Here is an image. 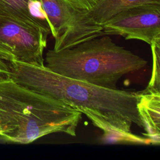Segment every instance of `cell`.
I'll list each match as a JSON object with an SVG mask.
<instances>
[{
	"label": "cell",
	"instance_id": "obj_5",
	"mask_svg": "<svg viewBox=\"0 0 160 160\" xmlns=\"http://www.w3.org/2000/svg\"><path fill=\"white\" fill-rule=\"evenodd\" d=\"M48 34L38 27L0 16V59L45 66L43 54Z\"/></svg>",
	"mask_w": 160,
	"mask_h": 160
},
{
	"label": "cell",
	"instance_id": "obj_11",
	"mask_svg": "<svg viewBox=\"0 0 160 160\" xmlns=\"http://www.w3.org/2000/svg\"><path fill=\"white\" fill-rule=\"evenodd\" d=\"M75 7L89 11L99 0H68Z\"/></svg>",
	"mask_w": 160,
	"mask_h": 160
},
{
	"label": "cell",
	"instance_id": "obj_13",
	"mask_svg": "<svg viewBox=\"0 0 160 160\" xmlns=\"http://www.w3.org/2000/svg\"><path fill=\"white\" fill-rule=\"evenodd\" d=\"M32 1H38L39 2V0H32Z\"/></svg>",
	"mask_w": 160,
	"mask_h": 160
},
{
	"label": "cell",
	"instance_id": "obj_3",
	"mask_svg": "<svg viewBox=\"0 0 160 160\" xmlns=\"http://www.w3.org/2000/svg\"><path fill=\"white\" fill-rule=\"evenodd\" d=\"M44 64L62 76L115 89L124 75L143 68L147 61L103 35L70 48L49 50Z\"/></svg>",
	"mask_w": 160,
	"mask_h": 160
},
{
	"label": "cell",
	"instance_id": "obj_6",
	"mask_svg": "<svg viewBox=\"0 0 160 160\" xmlns=\"http://www.w3.org/2000/svg\"><path fill=\"white\" fill-rule=\"evenodd\" d=\"M101 26L104 35H119L126 39L141 40L150 46L160 42V4L126 9Z\"/></svg>",
	"mask_w": 160,
	"mask_h": 160
},
{
	"label": "cell",
	"instance_id": "obj_9",
	"mask_svg": "<svg viewBox=\"0 0 160 160\" xmlns=\"http://www.w3.org/2000/svg\"><path fill=\"white\" fill-rule=\"evenodd\" d=\"M148 4H160V0H99L88 12L95 22L102 25L126 9Z\"/></svg>",
	"mask_w": 160,
	"mask_h": 160
},
{
	"label": "cell",
	"instance_id": "obj_7",
	"mask_svg": "<svg viewBox=\"0 0 160 160\" xmlns=\"http://www.w3.org/2000/svg\"><path fill=\"white\" fill-rule=\"evenodd\" d=\"M137 109L143 124V135L151 144L160 143V92H137Z\"/></svg>",
	"mask_w": 160,
	"mask_h": 160
},
{
	"label": "cell",
	"instance_id": "obj_10",
	"mask_svg": "<svg viewBox=\"0 0 160 160\" xmlns=\"http://www.w3.org/2000/svg\"><path fill=\"white\" fill-rule=\"evenodd\" d=\"M151 48L152 57L151 76L147 87L143 91L160 92V42L151 44Z\"/></svg>",
	"mask_w": 160,
	"mask_h": 160
},
{
	"label": "cell",
	"instance_id": "obj_12",
	"mask_svg": "<svg viewBox=\"0 0 160 160\" xmlns=\"http://www.w3.org/2000/svg\"><path fill=\"white\" fill-rule=\"evenodd\" d=\"M10 70L8 62L0 59V80L9 78Z\"/></svg>",
	"mask_w": 160,
	"mask_h": 160
},
{
	"label": "cell",
	"instance_id": "obj_4",
	"mask_svg": "<svg viewBox=\"0 0 160 160\" xmlns=\"http://www.w3.org/2000/svg\"><path fill=\"white\" fill-rule=\"evenodd\" d=\"M51 34L55 39L52 49L59 51L104 35L102 26L89 12L68 0H39Z\"/></svg>",
	"mask_w": 160,
	"mask_h": 160
},
{
	"label": "cell",
	"instance_id": "obj_2",
	"mask_svg": "<svg viewBox=\"0 0 160 160\" xmlns=\"http://www.w3.org/2000/svg\"><path fill=\"white\" fill-rule=\"evenodd\" d=\"M82 113L10 78L0 80V136L28 144L52 133L76 135Z\"/></svg>",
	"mask_w": 160,
	"mask_h": 160
},
{
	"label": "cell",
	"instance_id": "obj_8",
	"mask_svg": "<svg viewBox=\"0 0 160 160\" xmlns=\"http://www.w3.org/2000/svg\"><path fill=\"white\" fill-rule=\"evenodd\" d=\"M34 2L32 0H0V16L14 19L51 33L47 21L33 13Z\"/></svg>",
	"mask_w": 160,
	"mask_h": 160
},
{
	"label": "cell",
	"instance_id": "obj_1",
	"mask_svg": "<svg viewBox=\"0 0 160 160\" xmlns=\"http://www.w3.org/2000/svg\"><path fill=\"white\" fill-rule=\"evenodd\" d=\"M7 62L10 79L84 114L106 138L115 142L151 144L148 138L132 132L133 124L143 128L136 106L137 92L99 87L57 74L45 66Z\"/></svg>",
	"mask_w": 160,
	"mask_h": 160
}]
</instances>
